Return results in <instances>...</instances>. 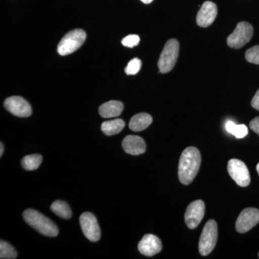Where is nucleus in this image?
Segmentation results:
<instances>
[{"label":"nucleus","mask_w":259,"mask_h":259,"mask_svg":"<svg viewBox=\"0 0 259 259\" xmlns=\"http://www.w3.org/2000/svg\"><path fill=\"white\" fill-rule=\"evenodd\" d=\"M153 122V118L149 114L139 113L134 115L130 121L129 127L135 132H140L147 128Z\"/></svg>","instance_id":"dca6fc26"},{"label":"nucleus","mask_w":259,"mask_h":259,"mask_svg":"<svg viewBox=\"0 0 259 259\" xmlns=\"http://www.w3.org/2000/svg\"><path fill=\"white\" fill-rule=\"evenodd\" d=\"M180 53V44L176 39L167 41L162 51L158 62V69L162 74L171 71L176 64Z\"/></svg>","instance_id":"7ed1b4c3"},{"label":"nucleus","mask_w":259,"mask_h":259,"mask_svg":"<svg viewBox=\"0 0 259 259\" xmlns=\"http://www.w3.org/2000/svg\"><path fill=\"white\" fill-rule=\"evenodd\" d=\"M125 127V122L122 119L106 121L102 124V132L106 136H113L120 133Z\"/></svg>","instance_id":"f3484780"},{"label":"nucleus","mask_w":259,"mask_h":259,"mask_svg":"<svg viewBox=\"0 0 259 259\" xmlns=\"http://www.w3.org/2000/svg\"><path fill=\"white\" fill-rule=\"evenodd\" d=\"M256 170H257V172H258V175H259V163H258V164H257Z\"/></svg>","instance_id":"c85d7f7f"},{"label":"nucleus","mask_w":259,"mask_h":259,"mask_svg":"<svg viewBox=\"0 0 259 259\" xmlns=\"http://www.w3.org/2000/svg\"><path fill=\"white\" fill-rule=\"evenodd\" d=\"M80 225L83 235L92 242L100 239L101 231L97 223V218L91 212H84L80 216Z\"/></svg>","instance_id":"6e6552de"},{"label":"nucleus","mask_w":259,"mask_h":259,"mask_svg":"<svg viewBox=\"0 0 259 259\" xmlns=\"http://www.w3.org/2000/svg\"><path fill=\"white\" fill-rule=\"evenodd\" d=\"M0 149H1V151H0V156H3V152H4V146H3V143L0 144Z\"/></svg>","instance_id":"bb28decb"},{"label":"nucleus","mask_w":259,"mask_h":259,"mask_svg":"<svg viewBox=\"0 0 259 259\" xmlns=\"http://www.w3.org/2000/svg\"><path fill=\"white\" fill-rule=\"evenodd\" d=\"M251 106L259 111V90L256 92L251 100Z\"/></svg>","instance_id":"a878e982"},{"label":"nucleus","mask_w":259,"mask_h":259,"mask_svg":"<svg viewBox=\"0 0 259 259\" xmlns=\"http://www.w3.org/2000/svg\"><path fill=\"white\" fill-rule=\"evenodd\" d=\"M4 106L8 112L17 117H28L32 114L30 104L21 97L14 96L6 99Z\"/></svg>","instance_id":"1a4fd4ad"},{"label":"nucleus","mask_w":259,"mask_h":259,"mask_svg":"<svg viewBox=\"0 0 259 259\" xmlns=\"http://www.w3.org/2000/svg\"><path fill=\"white\" fill-rule=\"evenodd\" d=\"M23 218L29 226L44 236L56 237L59 234L57 226L50 219L35 209H26L23 212Z\"/></svg>","instance_id":"f03ea898"},{"label":"nucleus","mask_w":259,"mask_h":259,"mask_svg":"<svg viewBox=\"0 0 259 259\" xmlns=\"http://www.w3.org/2000/svg\"><path fill=\"white\" fill-rule=\"evenodd\" d=\"M228 171L231 178L240 187H245L249 185L250 177L246 165L241 160L233 158L228 163Z\"/></svg>","instance_id":"0eeeda50"},{"label":"nucleus","mask_w":259,"mask_h":259,"mask_svg":"<svg viewBox=\"0 0 259 259\" xmlns=\"http://www.w3.org/2000/svg\"><path fill=\"white\" fill-rule=\"evenodd\" d=\"M218 239V225L214 220L206 223L199 241V253L202 255H209L215 247Z\"/></svg>","instance_id":"39448f33"},{"label":"nucleus","mask_w":259,"mask_h":259,"mask_svg":"<svg viewBox=\"0 0 259 259\" xmlns=\"http://www.w3.org/2000/svg\"><path fill=\"white\" fill-rule=\"evenodd\" d=\"M18 256V253L10 243L4 241H0V258L14 259Z\"/></svg>","instance_id":"412c9836"},{"label":"nucleus","mask_w":259,"mask_h":259,"mask_svg":"<svg viewBox=\"0 0 259 259\" xmlns=\"http://www.w3.org/2000/svg\"><path fill=\"white\" fill-rule=\"evenodd\" d=\"M253 34V26L247 22H241L227 38V44L232 49H241L250 41Z\"/></svg>","instance_id":"423d86ee"},{"label":"nucleus","mask_w":259,"mask_h":259,"mask_svg":"<svg viewBox=\"0 0 259 259\" xmlns=\"http://www.w3.org/2000/svg\"><path fill=\"white\" fill-rule=\"evenodd\" d=\"M140 37L137 35H129L122 40V44L125 47L133 48L139 45Z\"/></svg>","instance_id":"b1692460"},{"label":"nucleus","mask_w":259,"mask_h":259,"mask_svg":"<svg viewBox=\"0 0 259 259\" xmlns=\"http://www.w3.org/2000/svg\"><path fill=\"white\" fill-rule=\"evenodd\" d=\"M201 163V155L195 147L186 148L180 156L178 175L181 183L190 185L198 173Z\"/></svg>","instance_id":"f257e3e1"},{"label":"nucleus","mask_w":259,"mask_h":259,"mask_svg":"<svg viewBox=\"0 0 259 259\" xmlns=\"http://www.w3.org/2000/svg\"><path fill=\"white\" fill-rule=\"evenodd\" d=\"M42 161V156L40 154L28 155L22 159L21 165L27 171L36 170Z\"/></svg>","instance_id":"6ab92c4d"},{"label":"nucleus","mask_w":259,"mask_h":259,"mask_svg":"<svg viewBox=\"0 0 259 259\" xmlns=\"http://www.w3.org/2000/svg\"><path fill=\"white\" fill-rule=\"evenodd\" d=\"M245 57L248 62L259 65V46L248 49L245 52Z\"/></svg>","instance_id":"4be33fe9"},{"label":"nucleus","mask_w":259,"mask_h":259,"mask_svg":"<svg viewBox=\"0 0 259 259\" xmlns=\"http://www.w3.org/2000/svg\"><path fill=\"white\" fill-rule=\"evenodd\" d=\"M218 15L217 5L207 1L201 7L197 15V24L202 28H207L212 25Z\"/></svg>","instance_id":"f8f14e48"},{"label":"nucleus","mask_w":259,"mask_h":259,"mask_svg":"<svg viewBox=\"0 0 259 259\" xmlns=\"http://www.w3.org/2000/svg\"><path fill=\"white\" fill-rule=\"evenodd\" d=\"M249 125L250 129L259 136V116L250 121Z\"/></svg>","instance_id":"393cba45"},{"label":"nucleus","mask_w":259,"mask_h":259,"mask_svg":"<svg viewBox=\"0 0 259 259\" xmlns=\"http://www.w3.org/2000/svg\"><path fill=\"white\" fill-rule=\"evenodd\" d=\"M205 212V204L203 201L196 200L187 207L185 220L186 225L190 229H194L203 219Z\"/></svg>","instance_id":"9d476101"},{"label":"nucleus","mask_w":259,"mask_h":259,"mask_svg":"<svg viewBox=\"0 0 259 259\" xmlns=\"http://www.w3.org/2000/svg\"><path fill=\"white\" fill-rule=\"evenodd\" d=\"M258 258H259V253H258Z\"/></svg>","instance_id":"c756f323"},{"label":"nucleus","mask_w":259,"mask_h":259,"mask_svg":"<svg viewBox=\"0 0 259 259\" xmlns=\"http://www.w3.org/2000/svg\"><path fill=\"white\" fill-rule=\"evenodd\" d=\"M138 248L141 254L151 257L157 254L161 250V240L157 236L147 234L139 242Z\"/></svg>","instance_id":"ddd939ff"},{"label":"nucleus","mask_w":259,"mask_h":259,"mask_svg":"<svg viewBox=\"0 0 259 259\" xmlns=\"http://www.w3.org/2000/svg\"><path fill=\"white\" fill-rule=\"evenodd\" d=\"M259 223V210L255 208H246L242 211L236 223V231L240 233L249 231Z\"/></svg>","instance_id":"9b49d317"},{"label":"nucleus","mask_w":259,"mask_h":259,"mask_svg":"<svg viewBox=\"0 0 259 259\" xmlns=\"http://www.w3.org/2000/svg\"><path fill=\"white\" fill-rule=\"evenodd\" d=\"M141 65H142V62L138 58L132 59L130 61L127 66H126L125 69L126 74L135 75L138 74L140 69H141Z\"/></svg>","instance_id":"5701e85b"},{"label":"nucleus","mask_w":259,"mask_h":259,"mask_svg":"<svg viewBox=\"0 0 259 259\" xmlns=\"http://www.w3.org/2000/svg\"><path fill=\"white\" fill-rule=\"evenodd\" d=\"M124 109V105L120 101L111 100L105 102L99 108V113L104 118L118 117L121 115Z\"/></svg>","instance_id":"2eb2a0df"},{"label":"nucleus","mask_w":259,"mask_h":259,"mask_svg":"<svg viewBox=\"0 0 259 259\" xmlns=\"http://www.w3.org/2000/svg\"><path fill=\"white\" fill-rule=\"evenodd\" d=\"M52 212L63 219H69L71 217V210L69 204L64 201L56 200L51 205Z\"/></svg>","instance_id":"a211bd4d"},{"label":"nucleus","mask_w":259,"mask_h":259,"mask_svg":"<svg viewBox=\"0 0 259 259\" xmlns=\"http://www.w3.org/2000/svg\"><path fill=\"white\" fill-rule=\"evenodd\" d=\"M226 131L233 135L236 139H243L248 134V127L245 125H236L233 121H228L226 124Z\"/></svg>","instance_id":"aec40b11"},{"label":"nucleus","mask_w":259,"mask_h":259,"mask_svg":"<svg viewBox=\"0 0 259 259\" xmlns=\"http://www.w3.org/2000/svg\"><path fill=\"white\" fill-rule=\"evenodd\" d=\"M86 40V32L81 29H76L68 32L61 39L57 47L61 56H66L78 50Z\"/></svg>","instance_id":"20e7f679"},{"label":"nucleus","mask_w":259,"mask_h":259,"mask_svg":"<svg viewBox=\"0 0 259 259\" xmlns=\"http://www.w3.org/2000/svg\"><path fill=\"white\" fill-rule=\"evenodd\" d=\"M122 146L125 153L134 156L142 154L146 149L144 140L139 136L133 135L126 136L122 141Z\"/></svg>","instance_id":"4468645a"},{"label":"nucleus","mask_w":259,"mask_h":259,"mask_svg":"<svg viewBox=\"0 0 259 259\" xmlns=\"http://www.w3.org/2000/svg\"><path fill=\"white\" fill-rule=\"evenodd\" d=\"M142 3H144V4H150V3H152L153 0H141Z\"/></svg>","instance_id":"cd10ccee"}]
</instances>
